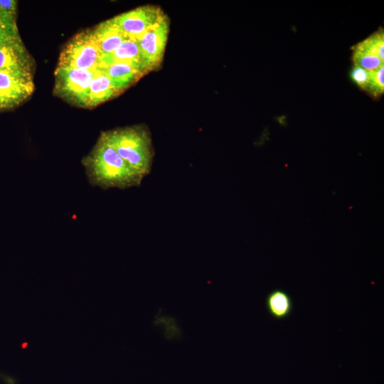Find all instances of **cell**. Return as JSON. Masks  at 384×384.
Wrapping results in <instances>:
<instances>
[{"label":"cell","mask_w":384,"mask_h":384,"mask_svg":"<svg viewBox=\"0 0 384 384\" xmlns=\"http://www.w3.org/2000/svg\"><path fill=\"white\" fill-rule=\"evenodd\" d=\"M89 183L102 189H126L140 186L143 177L135 172L101 134L90 152L82 159Z\"/></svg>","instance_id":"1"},{"label":"cell","mask_w":384,"mask_h":384,"mask_svg":"<svg viewBox=\"0 0 384 384\" xmlns=\"http://www.w3.org/2000/svg\"><path fill=\"white\" fill-rule=\"evenodd\" d=\"M125 162L142 177L151 169L154 149L149 130L142 125L117 128L101 133Z\"/></svg>","instance_id":"2"},{"label":"cell","mask_w":384,"mask_h":384,"mask_svg":"<svg viewBox=\"0 0 384 384\" xmlns=\"http://www.w3.org/2000/svg\"><path fill=\"white\" fill-rule=\"evenodd\" d=\"M102 58L92 29H87L77 33L66 43L59 55L58 66L95 70L100 67Z\"/></svg>","instance_id":"3"},{"label":"cell","mask_w":384,"mask_h":384,"mask_svg":"<svg viewBox=\"0 0 384 384\" xmlns=\"http://www.w3.org/2000/svg\"><path fill=\"white\" fill-rule=\"evenodd\" d=\"M95 70L57 65L55 95L72 105L86 107L89 88Z\"/></svg>","instance_id":"4"},{"label":"cell","mask_w":384,"mask_h":384,"mask_svg":"<svg viewBox=\"0 0 384 384\" xmlns=\"http://www.w3.org/2000/svg\"><path fill=\"white\" fill-rule=\"evenodd\" d=\"M169 33V19L165 15L154 27L137 39L141 60L148 72L156 70L164 58Z\"/></svg>","instance_id":"5"},{"label":"cell","mask_w":384,"mask_h":384,"mask_svg":"<svg viewBox=\"0 0 384 384\" xmlns=\"http://www.w3.org/2000/svg\"><path fill=\"white\" fill-rule=\"evenodd\" d=\"M165 15L161 8L146 5L115 16L112 20L128 38L137 40Z\"/></svg>","instance_id":"6"},{"label":"cell","mask_w":384,"mask_h":384,"mask_svg":"<svg viewBox=\"0 0 384 384\" xmlns=\"http://www.w3.org/2000/svg\"><path fill=\"white\" fill-rule=\"evenodd\" d=\"M33 74L0 71V110L14 109L34 91Z\"/></svg>","instance_id":"7"},{"label":"cell","mask_w":384,"mask_h":384,"mask_svg":"<svg viewBox=\"0 0 384 384\" xmlns=\"http://www.w3.org/2000/svg\"><path fill=\"white\" fill-rule=\"evenodd\" d=\"M33 66L21 39L0 43V71L33 74Z\"/></svg>","instance_id":"8"},{"label":"cell","mask_w":384,"mask_h":384,"mask_svg":"<svg viewBox=\"0 0 384 384\" xmlns=\"http://www.w3.org/2000/svg\"><path fill=\"white\" fill-rule=\"evenodd\" d=\"M120 94L137 82L147 71L140 63L118 62L100 66Z\"/></svg>","instance_id":"9"},{"label":"cell","mask_w":384,"mask_h":384,"mask_svg":"<svg viewBox=\"0 0 384 384\" xmlns=\"http://www.w3.org/2000/svg\"><path fill=\"white\" fill-rule=\"evenodd\" d=\"M92 32L102 56L112 53L128 39L112 18L96 26Z\"/></svg>","instance_id":"10"},{"label":"cell","mask_w":384,"mask_h":384,"mask_svg":"<svg viewBox=\"0 0 384 384\" xmlns=\"http://www.w3.org/2000/svg\"><path fill=\"white\" fill-rule=\"evenodd\" d=\"M120 92L113 86L107 75L100 68L91 81L86 107L92 108L110 100Z\"/></svg>","instance_id":"11"},{"label":"cell","mask_w":384,"mask_h":384,"mask_svg":"<svg viewBox=\"0 0 384 384\" xmlns=\"http://www.w3.org/2000/svg\"><path fill=\"white\" fill-rule=\"evenodd\" d=\"M118 62H130L143 65L141 60L140 50L137 39L128 38L114 51L103 55L100 66Z\"/></svg>","instance_id":"12"},{"label":"cell","mask_w":384,"mask_h":384,"mask_svg":"<svg viewBox=\"0 0 384 384\" xmlns=\"http://www.w3.org/2000/svg\"><path fill=\"white\" fill-rule=\"evenodd\" d=\"M265 305L269 314L276 319L287 318L293 309L291 297L285 291L279 289H274L267 294Z\"/></svg>","instance_id":"13"},{"label":"cell","mask_w":384,"mask_h":384,"mask_svg":"<svg viewBox=\"0 0 384 384\" xmlns=\"http://www.w3.org/2000/svg\"><path fill=\"white\" fill-rule=\"evenodd\" d=\"M384 32L382 28L353 46V50L367 53L384 60Z\"/></svg>","instance_id":"14"},{"label":"cell","mask_w":384,"mask_h":384,"mask_svg":"<svg viewBox=\"0 0 384 384\" xmlns=\"http://www.w3.org/2000/svg\"><path fill=\"white\" fill-rule=\"evenodd\" d=\"M352 60L354 65L371 71L383 65V60L376 55L353 50Z\"/></svg>","instance_id":"15"},{"label":"cell","mask_w":384,"mask_h":384,"mask_svg":"<svg viewBox=\"0 0 384 384\" xmlns=\"http://www.w3.org/2000/svg\"><path fill=\"white\" fill-rule=\"evenodd\" d=\"M383 65H382L378 68L370 71L369 82L366 90L375 97L380 96L384 92Z\"/></svg>","instance_id":"16"},{"label":"cell","mask_w":384,"mask_h":384,"mask_svg":"<svg viewBox=\"0 0 384 384\" xmlns=\"http://www.w3.org/2000/svg\"><path fill=\"white\" fill-rule=\"evenodd\" d=\"M0 16L10 25L17 26V1L0 0Z\"/></svg>","instance_id":"17"},{"label":"cell","mask_w":384,"mask_h":384,"mask_svg":"<svg viewBox=\"0 0 384 384\" xmlns=\"http://www.w3.org/2000/svg\"><path fill=\"white\" fill-rule=\"evenodd\" d=\"M21 39L17 26L10 25L0 16V43Z\"/></svg>","instance_id":"18"},{"label":"cell","mask_w":384,"mask_h":384,"mask_svg":"<svg viewBox=\"0 0 384 384\" xmlns=\"http://www.w3.org/2000/svg\"><path fill=\"white\" fill-rule=\"evenodd\" d=\"M370 75V71L357 65H354L350 73V76L353 82L364 90H366L368 87Z\"/></svg>","instance_id":"19"}]
</instances>
